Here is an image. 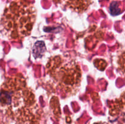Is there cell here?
<instances>
[{"mask_svg":"<svg viewBox=\"0 0 125 124\" xmlns=\"http://www.w3.org/2000/svg\"><path fill=\"white\" fill-rule=\"evenodd\" d=\"M46 74L52 86L67 95L74 94L81 85L82 71L74 60L61 55L51 57L46 64Z\"/></svg>","mask_w":125,"mask_h":124,"instance_id":"3957f363","label":"cell"},{"mask_svg":"<svg viewBox=\"0 0 125 124\" xmlns=\"http://www.w3.org/2000/svg\"><path fill=\"white\" fill-rule=\"evenodd\" d=\"M36 19V10L29 0H14L1 18L2 34L9 40H20L30 35Z\"/></svg>","mask_w":125,"mask_h":124,"instance_id":"7a4b0ae2","label":"cell"},{"mask_svg":"<svg viewBox=\"0 0 125 124\" xmlns=\"http://www.w3.org/2000/svg\"><path fill=\"white\" fill-rule=\"evenodd\" d=\"M45 51H46V48H45L43 42L39 41L35 43L33 47V55L35 58H39L43 54Z\"/></svg>","mask_w":125,"mask_h":124,"instance_id":"5b68a950","label":"cell"},{"mask_svg":"<svg viewBox=\"0 0 125 124\" xmlns=\"http://www.w3.org/2000/svg\"><path fill=\"white\" fill-rule=\"evenodd\" d=\"M0 106L12 117L28 120L39 109L35 95L21 74L9 77L0 89Z\"/></svg>","mask_w":125,"mask_h":124,"instance_id":"6da1fadb","label":"cell"},{"mask_svg":"<svg viewBox=\"0 0 125 124\" xmlns=\"http://www.w3.org/2000/svg\"><path fill=\"white\" fill-rule=\"evenodd\" d=\"M62 2L72 10L82 13L89 8L92 0H62Z\"/></svg>","mask_w":125,"mask_h":124,"instance_id":"277c9868","label":"cell"}]
</instances>
